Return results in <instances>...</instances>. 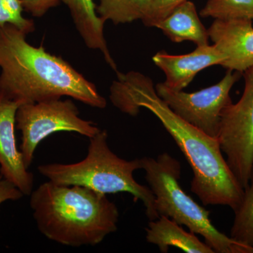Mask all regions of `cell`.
<instances>
[{"label": "cell", "instance_id": "1", "mask_svg": "<svg viewBox=\"0 0 253 253\" xmlns=\"http://www.w3.org/2000/svg\"><path fill=\"white\" fill-rule=\"evenodd\" d=\"M110 100L120 111L137 116L141 108L151 111L162 123L190 165L194 177L191 191L205 206L236 209L244 189L226 162L219 141L173 112L157 94L152 80L140 73H117Z\"/></svg>", "mask_w": 253, "mask_h": 253}, {"label": "cell", "instance_id": "2", "mask_svg": "<svg viewBox=\"0 0 253 253\" xmlns=\"http://www.w3.org/2000/svg\"><path fill=\"white\" fill-rule=\"evenodd\" d=\"M27 35L11 24L0 26V92L21 104L68 96L104 109L106 100L95 84L59 56L26 41Z\"/></svg>", "mask_w": 253, "mask_h": 253}, {"label": "cell", "instance_id": "3", "mask_svg": "<svg viewBox=\"0 0 253 253\" xmlns=\"http://www.w3.org/2000/svg\"><path fill=\"white\" fill-rule=\"evenodd\" d=\"M30 196L38 230L50 241L70 247L94 246L117 231L119 211L107 195L48 181Z\"/></svg>", "mask_w": 253, "mask_h": 253}, {"label": "cell", "instance_id": "4", "mask_svg": "<svg viewBox=\"0 0 253 253\" xmlns=\"http://www.w3.org/2000/svg\"><path fill=\"white\" fill-rule=\"evenodd\" d=\"M108 139L107 131L101 129L89 139L84 159L72 164L41 165L38 172L56 184L84 186L105 195L128 193L142 202L150 221L158 219L154 194L134 179V172L141 169L140 159L120 158L110 149Z\"/></svg>", "mask_w": 253, "mask_h": 253}, {"label": "cell", "instance_id": "5", "mask_svg": "<svg viewBox=\"0 0 253 253\" xmlns=\"http://www.w3.org/2000/svg\"><path fill=\"white\" fill-rule=\"evenodd\" d=\"M145 179L155 196L158 217L165 216L189 231L204 237L214 253H253V248L238 242L218 230L210 219V211L198 204L182 189L180 163L163 153L157 158H140Z\"/></svg>", "mask_w": 253, "mask_h": 253}, {"label": "cell", "instance_id": "6", "mask_svg": "<svg viewBox=\"0 0 253 253\" xmlns=\"http://www.w3.org/2000/svg\"><path fill=\"white\" fill-rule=\"evenodd\" d=\"M71 100L53 99L20 105L16 115V127L21 132L20 151L28 168L34 159L41 141L54 133L76 132L93 137L101 129L91 121L82 119Z\"/></svg>", "mask_w": 253, "mask_h": 253}, {"label": "cell", "instance_id": "7", "mask_svg": "<svg viewBox=\"0 0 253 253\" xmlns=\"http://www.w3.org/2000/svg\"><path fill=\"white\" fill-rule=\"evenodd\" d=\"M241 99L223 110L217 139L226 162L245 189L253 169V66L244 73Z\"/></svg>", "mask_w": 253, "mask_h": 253}, {"label": "cell", "instance_id": "8", "mask_svg": "<svg viewBox=\"0 0 253 253\" xmlns=\"http://www.w3.org/2000/svg\"><path fill=\"white\" fill-rule=\"evenodd\" d=\"M241 74L227 70L217 84L193 93L172 90L163 83L155 88L173 112L205 134L217 139L221 113L232 102L230 91Z\"/></svg>", "mask_w": 253, "mask_h": 253}, {"label": "cell", "instance_id": "9", "mask_svg": "<svg viewBox=\"0 0 253 253\" xmlns=\"http://www.w3.org/2000/svg\"><path fill=\"white\" fill-rule=\"evenodd\" d=\"M21 104L0 92V174L24 196H30L33 191L34 175L25 165L15 136L16 112Z\"/></svg>", "mask_w": 253, "mask_h": 253}, {"label": "cell", "instance_id": "10", "mask_svg": "<svg viewBox=\"0 0 253 253\" xmlns=\"http://www.w3.org/2000/svg\"><path fill=\"white\" fill-rule=\"evenodd\" d=\"M208 31L214 45L225 56L222 67L244 73L253 66L252 20L215 19Z\"/></svg>", "mask_w": 253, "mask_h": 253}, {"label": "cell", "instance_id": "11", "mask_svg": "<svg viewBox=\"0 0 253 253\" xmlns=\"http://www.w3.org/2000/svg\"><path fill=\"white\" fill-rule=\"evenodd\" d=\"M156 66L166 74L163 83L169 89L182 91L203 70L214 65H220L225 56L213 45L197 46L194 51L184 55H171L158 51L152 57Z\"/></svg>", "mask_w": 253, "mask_h": 253}, {"label": "cell", "instance_id": "12", "mask_svg": "<svg viewBox=\"0 0 253 253\" xmlns=\"http://www.w3.org/2000/svg\"><path fill=\"white\" fill-rule=\"evenodd\" d=\"M71 11L78 33L89 49L99 50L108 64L117 72V66L110 54L104 38V21L96 11L93 0H61Z\"/></svg>", "mask_w": 253, "mask_h": 253}, {"label": "cell", "instance_id": "13", "mask_svg": "<svg viewBox=\"0 0 253 253\" xmlns=\"http://www.w3.org/2000/svg\"><path fill=\"white\" fill-rule=\"evenodd\" d=\"M145 230L147 242L157 246L162 253H167L170 247L189 253H214L194 233L188 232L180 224L165 216L150 221Z\"/></svg>", "mask_w": 253, "mask_h": 253}, {"label": "cell", "instance_id": "14", "mask_svg": "<svg viewBox=\"0 0 253 253\" xmlns=\"http://www.w3.org/2000/svg\"><path fill=\"white\" fill-rule=\"evenodd\" d=\"M172 42H194L197 46L209 44L208 30L201 22L196 6L189 0L176 6L156 27Z\"/></svg>", "mask_w": 253, "mask_h": 253}, {"label": "cell", "instance_id": "15", "mask_svg": "<svg viewBox=\"0 0 253 253\" xmlns=\"http://www.w3.org/2000/svg\"><path fill=\"white\" fill-rule=\"evenodd\" d=\"M152 0H99L96 11L104 21L115 25L144 21L151 9Z\"/></svg>", "mask_w": 253, "mask_h": 253}, {"label": "cell", "instance_id": "16", "mask_svg": "<svg viewBox=\"0 0 253 253\" xmlns=\"http://www.w3.org/2000/svg\"><path fill=\"white\" fill-rule=\"evenodd\" d=\"M230 237L253 249V169L249 185L238 207L234 210Z\"/></svg>", "mask_w": 253, "mask_h": 253}, {"label": "cell", "instance_id": "17", "mask_svg": "<svg viewBox=\"0 0 253 253\" xmlns=\"http://www.w3.org/2000/svg\"><path fill=\"white\" fill-rule=\"evenodd\" d=\"M200 14L214 20L246 18L253 21V0H208Z\"/></svg>", "mask_w": 253, "mask_h": 253}, {"label": "cell", "instance_id": "18", "mask_svg": "<svg viewBox=\"0 0 253 253\" xmlns=\"http://www.w3.org/2000/svg\"><path fill=\"white\" fill-rule=\"evenodd\" d=\"M23 10L21 0H0V26L11 24L26 35L33 33L34 21L23 16Z\"/></svg>", "mask_w": 253, "mask_h": 253}, {"label": "cell", "instance_id": "19", "mask_svg": "<svg viewBox=\"0 0 253 253\" xmlns=\"http://www.w3.org/2000/svg\"><path fill=\"white\" fill-rule=\"evenodd\" d=\"M186 1L187 0H152L149 14L142 22L147 27H156L176 6Z\"/></svg>", "mask_w": 253, "mask_h": 253}, {"label": "cell", "instance_id": "20", "mask_svg": "<svg viewBox=\"0 0 253 253\" xmlns=\"http://www.w3.org/2000/svg\"><path fill=\"white\" fill-rule=\"evenodd\" d=\"M23 9L34 17H42L51 8L56 7L61 0H21Z\"/></svg>", "mask_w": 253, "mask_h": 253}, {"label": "cell", "instance_id": "21", "mask_svg": "<svg viewBox=\"0 0 253 253\" xmlns=\"http://www.w3.org/2000/svg\"><path fill=\"white\" fill-rule=\"evenodd\" d=\"M24 196L14 184L0 174V205L7 201H19Z\"/></svg>", "mask_w": 253, "mask_h": 253}]
</instances>
